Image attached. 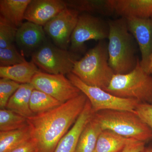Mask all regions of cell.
I'll use <instances>...</instances> for the list:
<instances>
[{"label": "cell", "instance_id": "obj_1", "mask_svg": "<svg viewBox=\"0 0 152 152\" xmlns=\"http://www.w3.org/2000/svg\"><path fill=\"white\" fill-rule=\"evenodd\" d=\"M87 100L81 93L54 109L27 118L31 137L37 142L39 152L54 151L81 113Z\"/></svg>", "mask_w": 152, "mask_h": 152}, {"label": "cell", "instance_id": "obj_2", "mask_svg": "<svg viewBox=\"0 0 152 152\" xmlns=\"http://www.w3.org/2000/svg\"><path fill=\"white\" fill-rule=\"evenodd\" d=\"M108 23L109 64L115 74L128 73L135 68L139 60L134 38L129 31L125 18L121 17Z\"/></svg>", "mask_w": 152, "mask_h": 152}, {"label": "cell", "instance_id": "obj_3", "mask_svg": "<svg viewBox=\"0 0 152 152\" xmlns=\"http://www.w3.org/2000/svg\"><path fill=\"white\" fill-rule=\"evenodd\" d=\"M72 72L87 85L105 90L115 75L109 64L107 44L100 41L76 61Z\"/></svg>", "mask_w": 152, "mask_h": 152}, {"label": "cell", "instance_id": "obj_4", "mask_svg": "<svg viewBox=\"0 0 152 152\" xmlns=\"http://www.w3.org/2000/svg\"><path fill=\"white\" fill-rule=\"evenodd\" d=\"M94 118L102 130L111 131L127 138L145 143L152 140V130L135 111L104 110L95 113Z\"/></svg>", "mask_w": 152, "mask_h": 152}, {"label": "cell", "instance_id": "obj_5", "mask_svg": "<svg viewBox=\"0 0 152 152\" xmlns=\"http://www.w3.org/2000/svg\"><path fill=\"white\" fill-rule=\"evenodd\" d=\"M105 91L118 97L152 104V76L143 69L139 59L130 72L115 74Z\"/></svg>", "mask_w": 152, "mask_h": 152}, {"label": "cell", "instance_id": "obj_6", "mask_svg": "<svg viewBox=\"0 0 152 152\" xmlns=\"http://www.w3.org/2000/svg\"><path fill=\"white\" fill-rule=\"evenodd\" d=\"M31 61L45 72L67 75L77 59L72 52L57 47L48 40L31 56Z\"/></svg>", "mask_w": 152, "mask_h": 152}, {"label": "cell", "instance_id": "obj_7", "mask_svg": "<svg viewBox=\"0 0 152 152\" xmlns=\"http://www.w3.org/2000/svg\"><path fill=\"white\" fill-rule=\"evenodd\" d=\"M67 77L86 96L94 113L108 110L134 111L141 103L137 100L118 97L100 88L87 85L72 72Z\"/></svg>", "mask_w": 152, "mask_h": 152}, {"label": "cell", "instance_id": "obj_8", "mask_svg": "<svg viewBox=\"0 0 152 152\" xmlns=\"http://www.w3.org/2000/svg\"><path fill=\"white\" fill-rule=\"evenodd\" d=\"M109 35L108 22L91 14L83 13L79 15L71 37V48L73 51L80 50L87 41H104L108 39Z\"/></svg>", "mask_w": 152, "mask_h": 152}, {"label": "cell", "instance_id": "obj_9", "mask_svg": "<svg viewBox=\"0 0 152 152\" xmlns=\"http://www.w3.org/2000/svg\"><path fill=\"white\" fill-rule=\"evenodd\" d=\"M31 83L35 89L48 94L62 104L82 93L64 75H53L41 71L34 76Z\"/></svg>", "mask_w": 152, "mask_h": 152}, {"label": "cell", "instance_id": "obj_10", "mask_svg": "<svg viewBox=\"0 0 152 152\" xmlns=\"http://www.w3.org/2000/svg\"><path fill=\"white\" fill-rule=\"evenodd\" d=\"M80 13L67 7L43 26L46 34L57 47L67 50Z\"/></svg>", "mask_w": 152, "mask_h": 152}, {"label": "cell", "instance_id": "obj_11", "mask_svg": "<svg viewBox=\"0 0 152 152\" xmlns=\"http://www.w3.org/2000/svg\"><path fill=\"white\" fill-rule=\"evenodd\" d=\"M126 20L129 31L137 41L140 51V63L145 71L152 53V18Z\"/></svg>", "mask_w": 152, "mask_h": 152}, {"label": "cell", "instance_id": "obj_12", "mask_svg": "<svg viewBox=\"0 0 152 152\" xmlns=\"http://www.w3.org/2000/svg\"><path fill=\"white\" fill-rule=\"evenodd\" d=\"M46 35L43 27L27 21L18 28L15 42L22 54L31 56L47 40Z\"/></svg>", "mask_w": 152, "mask_h": 152}, {"label": "cell", "instance_id": "obj_13", "mask_svg": "<svg viewBox=\"0 0 152 152\" xmlns=\"http://www.w3.org/2000/svg\"><path fill=\"white\" fill-rule=\"evenodd\" d=\"M67 7L62 0H31L26 10L24 19L43 27Z\"/></svg>", "mask_w": 152, "mask_h": 152}, {"label": "cell", "instance_id": "obj_14", "mask_svg": "<svg viewBox=\"0 0 152 152\" xmlns=\"http://www.w3.org/2000/svg\"><path fill=\"white\" fill-rule=\"evenodd\" d=\"M94 114L88 99L81 113L72 127L60 140L54 152H75L82 132L92 118Z\"/></svg>", "mask_w": 152, "mask_h": 152}, {"label": "cell", "instance_id": "obj_15", "mask_svg": "<svg viewBox=\"0 0 152 152\" xmlns=\"http://www.w3.org/2000/svg\"><path fill=\"white\" fill-rule=\"evenodd\" d=\"M114 12L126 19L152 18V0H111Z\"/></svg>", "mask_w": 152, "mask_h": 152}, {"label": "cell", "instance_id": "obj_16", "mask_svg": "<svg viewBox=\"0 0 152 152\" xmlns=\"http://www.w3.org/2000/svg\"><path fill=\"white\" fill-rule=\"evenodd\" d=\"M40 70L33 61H26L10 66H0L1 78L10 79L19 83H31Z\"/></svg>", "mask_w": 152, "mask_h": 152}, {"label": "cell", "instance_id": "obj_17", "mask_svg": "<svg viewBox=\"0 0 152 152\" xmlns=\"http://www.w3.org/2000/svg\"><path fill=\"white\" fill-rule=\"evenodd\" d=\"M35 88L31 83L22 84L8 101L6 109L28 118L34 115L30 109L31 95Z\"/></svg>", "mask_w": 152, "mask_h": 152}, {"label": "cell", "instance_id": "obj_18", "mask_svg": "<svg viewBox=\"0 0 152 152\" xmlns=\"http://www.w3.org/2000/svg\"><path fill=\"white\" fill-rule=\"evenodd\" d=\"M31 0H1L0 17L18 28L23 24L26 10Z\"/></svg>", "mask_w": 152, "mask_h": 152}, {"label": "cell", "instance_id": "obj_19", "mask_svg": "<svg viewBox=\"0 0 152 152\" xmlns=\"http://www.w3.org/2000/svg\"><path fill=\"white\" fill-rule=\"evenodd\" d=\"M67 7L79 13H97L110 15L114 13L111 0H68Z\"/></svg>", "mask_w": 152, "mask_h": 152}, {"label": "cell", "instance_id": "obj_20", "mask_svg": "<svg viewBox=\"0 0 152 152\" xmlns=\"http://www.w3.org/2000/svg\"><path fill=\"white\" fill-rule=\"evenodd\" d=\"M136 140L120 136L108 130L102 131L93 152H121L129 143Z\"/></svg>", "mask_w": 152, "mask_h": 152}, {"label": "cell", "instance_id": "obj_21", "mask_svg": "<svg viewBox=\"0 0 152 152\" xmlns=\"http://www.w3.org/2000/svg\"><path fill=\"white\" fill-rule=\"evenodd\" d=\"M102 131L93 116L82 132L75 152H94L99 136Z\"/></svg>", "mask_w": 152, "mask_h": 152}, {"label": "cell", "instance_id": "obj_22", "mask_svg": "<svg viewBox=\"0 0 152 152\" xmlns=\"http://www.w3.org/2000/svg\"><path fill=\"white\" fill-rule=\"evenodd\" d=\"M31 138L29 126L20 129L0 132V152H10Z\"/></svg>", "mask_w": 152, "mask_h": 152}, {"label": "cell", "instance_id": "obj_23", "mask_svg": "<svg viewBox=\"0 0 152 152\" xmlns=\"http://www.w3.org/2000/svg\"><path fill=\"white\" fill-rule=\"evenodd\" d=\"M62 104L51 96L35 89L31 95L30 107L34 115L50 110Z\"/></svg>", "mask_w": 152, "mask_h": 152}, {"label": "cell", "instance_id": "obj_24", "mask_svg": "<svg viewBox=\"0 0 152 152\" xmlns=\"http://www.w3.org/2000/svg\"><path fill=\"white\" fill-rule=\"evenodd\" d=\"M28 126L26 117L7 109L0 110V132L15 130Z\"/></svg>", "mask_w": 152, "mask_h": 152}, {"label": "cell", "instance_id": "obj_25", "mask_svg": "<svg viewBox=\"0 0 152 152\" xmlns=\"http://www.w3.org/2000/svg\"><path fill=\"white\" fill-rule=\"evenodd\" d=\"M27 61L24 56L19 53L13 45L4 48H0V66H10Z\"/></svg>", "mask_w": 152, "mask_h": 152}, {"label": "cell", "instance_id": "obj_26", "mask_svg": "<svg viewBox=\"0 0 152 152\" xmlns=\"http://www.w3.org/2000/svg\"><path fill=\"white\" fill-rule=\"evenodd\" d=\"M18 28L0 17V48L14 45Z\"/></svg>", "mask_w": 152, "mask_h": 152}, {"label": "cell", "instance_id": "obj_27", "mask_svg": "<svg viewBox=\"0 0 152 152\" xmlns=\"http://www.w3.org/2000/svg\"><path fill=\"white\" fill-rule=\"evenodd\" d=\"M20 84L8 79L0 80V108L5 109L12 96L20 86Z\"/></svg>", "mask_w": 152, "mask_h": 152}, {"label": "cell", "instance_id": "obj_28", "mask_svg": "<svg viewBox=\"0 0 152 152\" xmlns=\"http://www.w3.org/2000/svg\"><path fill=\"white\" fill-rule=\"evenodd\" d=\"M135 111L152 130V104H140Z\"/></svg>", "mask_w": 152, "mask_h": 152}, {"label": "cell", "instance_id": "obj_29", "mask_svg": "<svg viewBox=\"0 0 152 152\" xmlns=\"http://www.w3.org/2000/svg\"><path fill=\"white\" fill-rule=\"evenodd\" d=\"M10 152H39L37 142L31 138Z\"/></svg>", "mask_w": 152, "mask_h": 152}, {"label": "cell", "instance_id": "obj_30", "mask_svg": "<svg viewBox=\"0 0 152 152\" xmlns=\"http://www.w3.org/2000/svg\"><path fill=\"white\" fill-rule=\"evenodd\" d=\"M145 143L134 140L128 143L121 152H141L145 148Z\"/></svg>", "mask_w": 152, "mask_h": 152}, {"label": "cell", "instance_id": "obj_31", "mask_svg": "<svg viewBox=\"0 0 152 152\" xmlns=\"http://www.w3.org/2000/svg\"><path fill=\"white\" fill-rule=\"evenodd\" d=\"M145 71L150 75L152 74V53L149 58L148 65Z\"/></svg>", "mask_w": 152, "mask_h": 152}, {"label": "cell", "instance_id": "obj_32", "mask_svg": "<svg viewBox=\"0 0 152 152\" xmlns=\"http://www.w3.org/2000/svg\"><path fill=\"white\" fill-rule=\"evenodd\" d=\"M141 152H152V145L145 147L144 149Z\"/></svg>", "mask_w": 152, "mask_h": 152}]
</instances>
